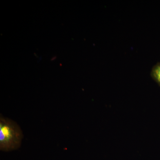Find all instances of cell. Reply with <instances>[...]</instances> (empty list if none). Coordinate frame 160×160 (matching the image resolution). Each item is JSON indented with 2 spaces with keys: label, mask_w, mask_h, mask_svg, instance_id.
<instances>
[{
  "label": "cell",
  "mask_w": 160,
  "mask_h": 160,
  "mask_svg": "<svg viewBox=\"0 0 160 160\" xmlns=\"http://www.w3.org/2000/svg\"><path fill=\"white\" fill-rule=\"evenodd\" d=\"M23 138L22 129L18 124L1 114L0 116V149L10 151L18 149Z\"/></svg>",
  "instance_id": "cell-1"
},
{
  "label": "cell",
  "mask_w": 160,
  "mask_h": 160,
  "mask_svg": "<svg viewBox=\"0 0 160 160\" xmlns=\"http://www.w3.org/2000/svg\"><path fill=\"white\" fill-rule=\"evenodd\" d=\"M151 77L160 86V62L158 63L152 69Z\"/></svg>",
  "instance_id": "cell-2"
}]
</instances>
